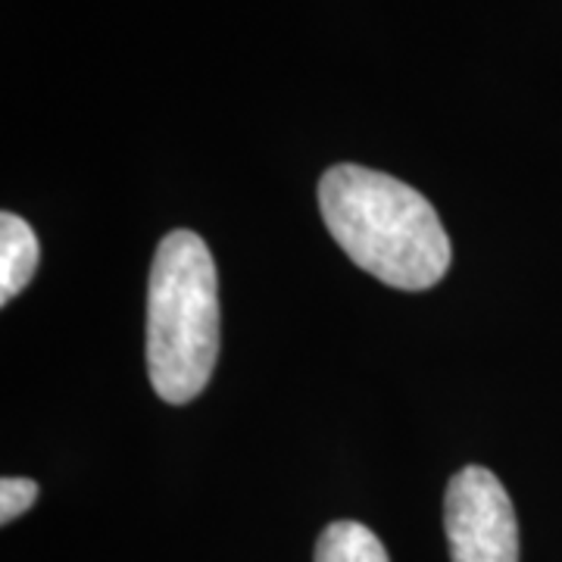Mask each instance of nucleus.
<instances>
[{"instance_id": "obj_4", "label": "nucleus", "mask_w": 562, "mask_h": 562, "mask_svg": "<svg viewBox=\"0 0 562 562\" xmlns=\"http://www.w3.org/2000/svg\"><path fill=\"white\" fill-rule=\"evenodd\" d=\"M38 238L32 225L3 210L0 213V303H10L38 269Z\"/></svg>"}, {"instance_id": "obj_3", "label": "nucleus", "mask_w": 562, "mask_h": 562, "mask_svg": "<svg viewBox=\"0 0 562 562\" xmlns=\"http://www.w3.org/2000/svg\"><path fill=\"white\" fill-rule=\"evenodd\" d=\"M443 528L453 562H519V525L506 487L482 465H465L447 484Z\"/></svg>"}, {"instance_id": "obj_1", "label": "nucleus", "mask_w": 562, "mask_h": 562, "mask_svg": "<svg viewBox=\"0 0 562 562\" xmlns=\"http://www.w3.org/2000/svg\"><path fill=\"white\" fill-rule=\"evenodd\" d=\"M319 210L344 254L391 288L425 291L450 269V238L435 206L387 172L331 166L319 181Z\"/></svg>"}, {"instance_id": "obj_6", "label": "nucleus", "mask_w": 562, "mask_h": 562, "mask_svg": "<svg viewBox=\"0 0 562 562\" xmlns=\"http://www.w3.org/2000/svg\"><path fill=\"white\" fill-rule=\"evenodd\" d=\"M38 501V484L32 479H3L0 482V522L10 525Z\"/></svg>"}, {"instance_id": "obj_2", "label": "nucleus", "mask_w": 562, "mask_h": 562, "mask_svg": "<svg viewBox=\"0 0 562 562\" xmlns=\"http://www.w3.org/2000/svg\"><path fill=\"white\" fill-rule=\"evenodd\" d=\"M220 360V279L201 235L179 228L157 247L147 281V375L172 406L201 397Z\"/></svg>"}, {"instance_id": "obj_5", "label": "nucleus", "mask_w": 562, "mask_h": 562, "mask_svg": "<svg viewBox=\"0 0 562 562\" xmlns=\"http://www.w3.org/2000/svg\"><path fill=\"white\" fill-rule=\"evenodd\" d=\"M316 562H391L372 528L360 522H331L319 535Z\"/></svg>"}]
</instances>
